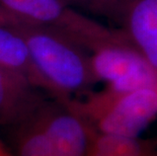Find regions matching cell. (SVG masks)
<instances>
[{
  "mask_svg": "<svg viewBox=\"0 0 157 156\" xmlns=\"http://www.w3.org/2000/svg\"><path fill=\"white\" fill-rule=\"evenodd\" d=\"M70 7L76 6L77 10L80 8L89 12L102 14L117 18L119 13L129 0H62Z\"/></svg>",
  "mask_w": 157,
  "mask_h": 156,
  "instance_id": "10",
  "label": "cell"
},
{
  "mask_svg": "<svg viewBox=\"0 0 157 156\" xmlns=\"http://www.w3.org/2000/svg\"><path fill=\"white\" fill-rule=\"evenodd\" d=\"M89 156H153L139 139L96 134L92 136Z\"/></svg>",
  "mask_w": 157,
  "mask_h": 156,
  "instance_id": "9",
  "label": "cell"
},
{
  "mask_svg": "<svg viewBox=\"0 0 157 156\" xmlns=\"http://www.w3.org/2000/svg\"><path fill=\"white\" fill-rule=\"evenodd\" d=\"M36 119L46 135L49 156H89L93 135L74 109H48Z\"/></svg>",
  "mask_w": 157,
  "mask_h": 156,
  "instance_id": "5",
  "label": "cell"
},
{
  "mask_svg": "<svg viewBox=\"0 0 157 156\" xmlns=\"http://www.w3.org/2000/svg\"><path fill=\"white\" fill-rule=\"evenodd\" d=\"M71 108L92 122L98 134L138 139L157 117V88L124 93L105 89Z\"/></svg>",
  "mask_w": 157,
  "mask_h": 156,
  "instance_id": "2",
  "label": "cell"
},
{
  "mask_svg": "<svg viewBox=\"0 0 157 156\" xmlns=\"http://www.w3.org/2000/svg\"><path fill=\"white\" fill-rule=\"evenodd\" d=\"M0 4L28 24L64 35L83 50L89 51L112 32L62 0H0Z\"/></svg>",
  "mask_w": 157,
  "mask_h": 156,
  "instance_id": "4",
  "label": "cell"
},
{
  "mask_svg": "<svg viewBox=\"0 0 157 156\" xmlns=\"http://www.w3.org/2000/svg\"><path fill=\"white\" fill-rule=\"evenodd\" d=\"M2 149H4V147H3V145H2V143L0 142V151L2 150Z\"/></svg>",
  "mask_w": 157,
  "mask_h": 156,
  "instance_id": "13",
  "label": "cell"
},
{
  "mask_svg": "<svg viewBox=\"0 0 157 156\" xmlns=\"http://www.w3.org/2000/svg\"><path fill=\"white\" fill-rule=\"evenodd\" d=\"M0 156H11L10 154L8 153L7 151H6V149H2L1 151H0Z\"/></svg>",
  "mask_w": 157,
  "mask_h": 156,
  "instance_id": "12",
  "label": "cell"
},
{
  "mask_svg": "<svg viewBox=\"0 0 157 156\" xmlns=\"http://www.w3.org/2000/svg\"><path fill=\"white\" fill-rule=\"evenodd\" d=\"M34 87L22 76L0 66V124L21 120L34 112Z\"/></svg>",
  "mask_w": 157,
  "mask_h": 156,
  "instance_id": "7",
  "label": "cell"
},
{
  "mask_svg": "<svg viewBox=\"0 0 157 156\" xmlns=\"http://www.w3.org/2000/svg\"><path fill=\"white\" fill-rule=\"evenodd\" d=\"M0 66L22 76L35 87L46 90L25 40L14 29L0 26Z\"/></svg>",
  "mask_w": 157,
  "mask_h": 156,
  "instance_id": "8",
  "label": "cell"
},
{
  "mask_svg": "<svg viewBox=\"0 0 157 156\" xmlns=\"http://www.w3.org/2000/svg\"><path fill=\"white\" fill-rule=\"evenodd\" d=\"M12 29L25 40L47 91L65 98L95 81L88 55L67 36L32 24Z\"/></svg>",
  "mask_w": 157,
  "mask_h": 156,
  "instance_id": "1",
  "label": "cell"
},
{
  "mask_svg": "<svg viewBox=\"0 0 157 156\" xmlns=\"http://www.w3.org/2000/svg\"><path fill=\"white\" fill-rule=\"evenodd\" d=\"M25 24H28V22L16 17L15 15H13L11 12L6 10L0 4V26H4V28H8V29H16Z\"/></svg>",
  "mask_w": 157,
  "mask_h": 156,
  "instance_id": "11",
  "label": "cell"
},
{
  "mask_svg": "<svg viewBox=\"0 0 157 156\" xmlns=\"http://www.w3.org/2000/svg\"><path fill=\"white\" fill-rule=\"evenodd\" d=\"M88 57L95 81L105 82L109 91L124 93L142 88H157V71L122 32L92 49Z\"/></svg>",
  "mask_w": 157,
  "mask_h": 156,
  "instance_id": "3",
  "label": "cell"
},
{
  "mask_svg": "<svg viewBox=\"0 0 157 156\" xmlns=\"http://www.w3.org/2000/svg\"><path fill=\"white\" fill-rule=\"evenodd\" d=\"M117 18L127 40L157 71V0H129Z\"/></svg>",
  "mask_w": 157,
  "mask_h": 156,
  "instance_id": "6",
  "label": "cell"
}]
</instances>
